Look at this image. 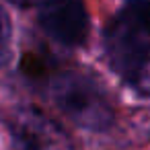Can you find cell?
Masks as SVG:
<instances>
[{"label":"cell","mask_w":150,"mask_h":150,"mask_svg":"<svg viewBox=\"0 0 150 150\" xmlns=\"http://www.w3.org/2000/svg\"><path fill=\"white\" fill-rule=\"evenodd\" d=\"M50 93L56 107L84 129L105 132L115 119L113 109L99 84L76 70L56 74L50 84Z\"/></svg>","instance_id":"1"},{"label":"cell","mask_w":150,"mask_h":150,"mask_svg":"<svg viewBox=\"0 0 150 150\" xmlns=\"http://www.w3.org/2000/svg\"><path fill=\"white\" fill-rule=\"evenodd\" d=\"M103 43L109 66L138 91L150 93V37L117 13L105 29Z\"/></svg>","instance_id":"2"},{"label":"cell","mask_w":150,"mask_h":150,"mask_svg":"<svg viewBox=\"0 0 150 150\" xmlns=\"http://www.w3.org/2000/svg\"><path fill=\"white\" fill-rule=\"evenodd\" d=\"M39 27L62 45H82L88 35V13L82 0H54L39 11Z\"/></svg>","instance_id":"3"},{"label":"cell","mask_w":150,"mask_h":150,"mask_svg":"<svg viewBox=\"0 0 150 150\" xmlns=\"http://www.w3.org/2000/svg\"><path fill=\"white\" fill-rule=\"evenodd\" d=\"M11 134L15 150H72V144L60 125L33 109L23 111L17 117Z\"/></svg>","instance_id":"4"},{"label":"cell","mask_w":150,"mask_h":150,"mask_svg":"<svg viewBox=\"0 0 150 150\" xmlns=\"http://www.w3.org/2000/svg\"><path fill=\"white\" fill-rule=\"evenodd\" d=\"M121 15L150 37V0H125Z\"/></svg>","instance_id":"5"},{"label":"cell","mask_w":150,"mask_h":150,"mask_svg":"<svg viewBox=\"0 0 150 150\" xmlns=\"http://www.w3.org/2000/svg\"><path fill=\"white\" fill-rule=\"evenodd\" d=\"M8 47H11V23H8L6 13L0 8V64L6 62Z\"/></svg>","instance_id":"6"},{"label":"cell","mask_w":150,"mask_h":150,"mask_svg":"<svg viewBox=\"0 0 150 150\" xmlns=\"http://www.w3.org/2000/svg\"><path fill=\"white\" fill-rule=\"evenodd\" d=\"M8 2H13V4H17V6H21V8H29V6H47V4H52L54 0H8Z\"/></svg>","instance_id":"7"}]
</instances>
